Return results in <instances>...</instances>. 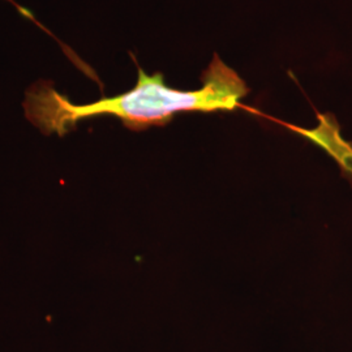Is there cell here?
I'll use <instances>...</instances> for the list:
<instances>
[{
  "instance_id": "obj_1",
  "label": "cell",
  "mask_w": 352,
  "mask_h": 352,
  "mask_svg": "<svg viewBox=\"0 0 352 352\" xmlns=\"http://www.w3.org/2000/svg\"><path fill=\"white\" fill-rule=\"evenodd\" d=\"M248 91L241 77L214 55L199 90L170 88L162 74L149 76L139 68L135 88L87 104H76L50 81H38L28 89L23 107L26 119L45 136L63 138L80 122L103 115L120 119L132 131H144L168 124L176 113L234 111Z\"/></svg>"
}]
</instances>
